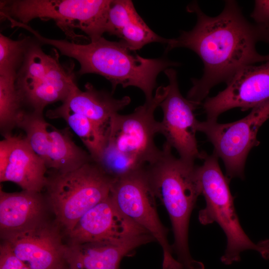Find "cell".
Wrapping results in <instances>:
<instances>
[{"mask_svg": "<svg viewBox=\"0 0 269 269\" xmlns=\"http://www.w3.org/2000/svg\"><path fill=\"white\" fill-rule=\"evenodd\" d=\"M186 9L196 14V23L177 38L168 39L165 51L188 48L203 63L202 77L191 79L189 100L200 104L215 86L227 84L246 66L269 60V27L251 23L236 1H226L222 11L215 17L204 13L196 1Z\"/></svg>", "mask_w": 269, "mask_h": 269, "instance_id": "6da1fadb", "label": "cell"}, {"mask_svg": "<svg viewBox=\"0 0 269 269\" xmlns=\"http://www.w3.org/2000/svg\"><path fill=\"white\" fill-rule=\"evenodd\" d=\"M41 44L55 47L62 55L73 58L80 64L78 72L100 75L109 80L113 92L118 85L135 87L144 93L145 101L151 100L160 72L179 63L165 57L145 58L132 51L124 42L112 41L104 37L80 44L66 39L48 38L38 31L34 33Z\"/></svg>", "mask_w": 269, "mask_h": 269, "instance_id": "7a4b0ae2", "label": "cell"}, {"mask_svg": "<svg viewBox=\"0 0 269 269\" xmlns=\"http://www.w3.org/2000/svg\"><path fill=\"white\" fill-rule=\"evenodd\" d=\"M165 142L159 158L146 166L151 190L165 208L174 236L173 254L184 269H204L203 264L191 256L188 246V228L191 213L201 195L195 164L176 157Z\"/></svg>", "mask_w": 269, "mask_h": 269, "instance_id": "3957f363", "label": "cell"}, {"mask_svg": "<svg viewBox=\"0 0 269 269\" xmlns=\"http://www.w3.org/2000/svg\"><path fill=\"white\" fill-rule=\"evenodd\" d=\"M111 0H12L0 1V15L28 24L35 18L50 19L75 40L78 28L91 41L106 32Z\"/></svg>", "mask_w": 269, "mask_h": 269, "instance_id": "277c9868", "label": "cell"}, {"mask_svg": "<svg viewBox=\"0 0 269 269\" xmlns=\"http://www.w3.org/2000/svg\"><path fill=\"white\" fill-rule=\"evenodd\" d=\"M46 200L67 234L88 210L106 199L114 181L94 160L47 177Z\"/></svg>", "mask_w": 269, "mask_h": 269, "instance_id": "5b68a950", "label": "cell"}, {"mask_svg": "<svg viewBox=\"0 0 269 269\" xmlns=\"http://www.w3.org/2000/svg\"><path fill=\"white\" fill-rule=\"evenodd\" d=\"M218 158L214 152L210 155L206 154L203 163L197 167L201 195L206 202L205 207L199 212L198 220L203 225L215 222L222 228L227 246L221 261L230 265L240 261L242 252L256 251V244L240 224L229 188L231 179L222 173Z\"/></svg>", "mask_w": 269, "mask_h": 269, "instance_id": "8992f818", "label": "cell"}, {"mask_svg": "<svg viewBox=\"0 0 269 269\" xmlns=\"http://www.w3.org/2000/svg\"><path fill=\"white\" fill-rule=\"evenodd\" d=\"M41 45L31 39L17 72L15 86L22 106L43 113L49 104L63 102L77 85L73 66H63L57 55L46 54Z\"/></svg>", "mask_w": 269, "mask_h": 269, "instance_id": "52a82bcc", "label": "cell"}, {"mask_svg": "<svg viewBox=\"0 0 269 269\" xmlns=\"http://www.w3.org/2000/svg\"><path fill=\"white\" fill-rule=\"evenodd\" d=\"M166 86H159L152 99L145 101L127 115H114L106 131V143L139 164L145 166L155 162L161 149L154 141L160 134V122L154 117L155 110L165 98Z\"/></svg>", "mask_w": 269, "mask_h": 269, "instance_id": "ba28073f", "label": "cell"}, {"mask_svg": "<svg viewBox=\"0 0 269 269\" xmlns=\"http://www.w3.org/2000/svg\"><path fill=\"white\" fill-rule=\"evenodd\" d=\"M146 166L115 180L110 195L120 210L149 233L160 246L162 269H184L174 256L168 240V230L158 217L156 198L148 181Z\"/></svg>", "mask_w": 269, "mask_h": 269, "instance_id": "9c48e42d", "label": "cell"}, {"mask_svg": "<svg viewBox=\"0 0 269 269\" xmlns=\"http://www.w3.org/2000/svg\"><path fill=\"white\" fill-rule=\"evenodd\" d=\"M269 119V99L252 109L245 117L225 124L217 121L199 122L198 132L204 133L214 146V152L223 161L226 176L244 177V168L249 152L260 141L258 132Z\"/></svg>", "mask_w": 269, "mask_h": 269, "instance_id": "30bf717a", "label": "cell"}, {"mask_svg": "<svg viewBox=\"0 0 269 269\" xmlns=\"http://www.w3.org/2000/svg\"><path fill=\"white\" fill-rule=\"evenodd\" d=\"M17 127L25 133V139L47 168L65 173L93 160L73 141L69 128L56 129L45 120L43 113L24 111Z\"/></svg>", "mask_w": 269, "mask_h": 269, "instance_id": "8fae6325", "label": "cell"}, {"mask_svg": "<svg viewBox=\"0 0 269 269\" xmlns=\"http://www.w3.org/2000/svg\"><path fill=\"white\" fill-rule=\"evenodd\" d=\"M164 72L169 83L166 96L159 105L163 115L160 122V134L165 137V142L177 151L180 159L195 164L196 159H203L206 154L199 151L196 137L199 121L194 111L200 104L181 95L175 70L169 68Z\"/></svg>", "mask_w": 269, "mask_h": 269, "instance_id": "7c38bea8", "label": "cell"}, {"mask_svg": "<svg viewBox=\"0 0 269 269\" xmlns=\"http://www.w3.org/2000/svg\"><path fill=\"white\" fill-rule=\"evenodd\" d=\"M226 88L207 98L203 108L207 120L217 121L223 113L235 108L253 109L269 99V60L260 65H251L239 71Z\"/></svg>", "mask_w": 269, "mask_h": 269, "instance_id": "4fadbf2b", "label": "cell"}, {"mask_svg": "<svg viewBox=\"0 0 269 269\" xmlns=\"http://www.w3.org/2000/svg\"><path fill=\"white\" fill-rule=\"evenodd\" d=\"M150 234L126 216L111 195L87 212L67 233L70 244L86 242H123Z\"/></svg>", "mask_w": 269, "mask_h": 269, "instance_id": "5bb4252c", "label": "cell"}, {"mask_svg": "<svg viewBox=\"0 0 269 269\" xmlns=\"http://www.w3.org/2000/svg\"><path fill=\"white\" fill-rule=\"evenodd\" d=\"M2 238L31 269H64L68 267L65 259L66 245L58 228L45 221Z\"/></svg>", "mask_w": 269, "mask_h": 269, "instance_id": "9a60e30c", "label": "cell"}, {"mask_svg": "<svg viewBox=\"0 0 269 269\" xmlns=\"http://www.w3.org/2000/svg\"><path fill=\"white\" fill-rule=\"evenodd\" d=\"M153 241L150 234H145L123 242L69 243L66 245L65 259L69 269H119L124 257Z\"/></svg>", "mask_w": 269, "mask_h": 269, "instance_id": "2e32d148", "label": "cell"}, {"mask_svg": "<svg viewBox=\"0 0 269 269\" xmlns=\"http://www.w3.org/2000/svg\"><path fill=\"white\" fill-rule=\"evenodd\" d=\"M44 201L40 192L0 190L1 237L32 228L44 222Z\"/></svg>", "mask_w": 269, "mask_h": 269, "instance_id": "e0dca14e", "label": "cell"}, {"mask_svg": "<svg viewBox=\"0 0 269 269\" xmlns=\"http://www.w3.org/2000/svg\"><path fill=\"white\" fill-rule=\"evenodd\" d=\"M106 32L121 39L132 51L152 42L166 44L168 39L151 30L130 0H113L109 9Z\"/></svg>", "mask_w": 269, "mask_h": 269, "instance_id": "ac0fdd59", "label": "cell"}, {"mask_svg": "<svg viewBox=\"0 0 269 269\" xmlns=\"http://www.w3.org/2000/svg\"><path fill=\"white\" fill-rule=\"evenodd\" d=\"M9 161L0 182H12L23 190L40 192L45 188L47 168L24 137L11 135Z\"/></svg>", "mask_w": 269, "mask_h": 269, "instance_id": "d6986e66", "label": "cell"}, {"mask_svg": "<svg viewBox=\"0 0 269 269\" xmlns=\"http://www.w3.org/2000/svg\"><path fill=\"white\" fill-rule=\"evenodd\" d=\"M130 102L129 96L116 99L108 92L98 90L87 83L84 91L75 86L61 106L85 116L99 127L107 130L112 117Z\"/></svg>", "mask_w": 269, "mask_h": 269, "instance_id": "ffe728a7", "label": "cell"}, {"mask_svg": "<svg viewBox=\"0 0 269 269\" xmlns=\"http://www.w3.org/2000/svg\"><path fill=\"white\" fill-rule=\"evenodd\" d=\"M49 119L61 118L78 136L96 161L106 143V131L84 115L72 112L61 106L46 112Z\"/></svg>", "mask_w": 269, "mask_h": 269, "instance_id": "44dd1931", "label": "cell"}, {"mask_svg": "<svg viewBox=\"0 0 269 269\" xmlns=\"http://www.w3.org/2000/svg\"><path fill=\"white\" fill-rule=\"evenodd\" d=\"M16 76H0V127L2 135L17 127L23 107L15 86Z\"/></svg>", "mask_w": 269, "mask_h": 269, "instance_id": "7402d4cb", "label": "cell"}, {"mask_svg": "<svg viewBox=\"0 0 269 269\" xmlns=\"http://www.w3.org/2000/svg\"><path fill=\"white\" fill-rule=\"evenodd\" d=\"M32 38L13 40L0 34V76H16Z\"/></svg>", "mask_w": 269, "mask_h": 269, "instance_id": "603a6c76", "label": "cell"}, {"mask_svg": "<svg viewBox=\"0 0 269 269\" xmlns=\"http://www.w3.org/2000/svg\"><path fill=\"white\" fill-rule=\"evenodd\" d=\"M94 161L114 180L145 166L107 143L98 159Z\"/></svg>", "mask_w": 269, "mask_h": 269, "instance_id": "cb8c5ba5", "label": "cell"}, {"mask_svg": "<svg viewBox=\"0 0 269 269\" xmlns=\"http://www.w3.org/2000/svg\"><path fill=\"white\" fill-rule=\"evenodd\" d=\"M25 265L7 243L4 242L0 245V269H22Z\"/></svg>", "mask_w": 269, "mask_h": 269, "instance_id": "d4e9b609", "label": "cell"}, {"mask_svg": "<svg viewBox=\"0 0 269 269\" xmlns=\"http://www.w3.org/2000/svg\"><path fill=\"white\" fill-rule=\"evenodd\" d=\"M251 17L256 24L269 27V0H255Z\"/></svg>", "mask_w": 269, "mask_h": 269, "instance_id": "484cf974", "label": "cell"}, {"mask_svg": "<svg viewBox=\"0 0 269 269\" xmlns=\"http://www.w3.org/2000/svg\"><path fill=\"white\" fill-rule=\"evenodd\" d=\"M11 135H3L0 141V178L2 177L9 161L12 147Z\"/></svg>", "mask_w": 269, "mask_h": 269, "instance_id": "4316f807", "label": "cell"}, {"mask_svg": "<svg viewBox=\"0 0 269 269\" xmlns=\"http://www.w3.org/2000/svg\"><path fill=\"white\" fill-rule=\"evenodd\" d=\"M262 257L269 260V239L262 240L256 244V251Z\"/></svg>", "mask_w": 269, "mask_h": 269, "instance_id": "83f0119b", "label": "cell"}, {"mask_svg": "<svg viewBox=\"0 0 269 269\" xmlns=\"http://www.w3.org/2000/svg\"><path fill=\"white\" fill-rule=\"evenodd\" d=\"M22 269H30L29 268H28L27 266H26V265H25Z\"/></svg>", "mask_w": 269, "mask_h": 269, "instance_id": "f1b7e54d", "label": "cell"}, {"mask_svg": "<svg viewBox=\"0 0 269 269\" xmlns=\"http://www.w3.org/2000/svg\"><path fill=\"white\" fill-rule=\"evenodd\" d=\"M64 269H69L68 267H67V268H65Z\"/></svg>", "mask_w": 269, "mask_h": 269, "instance_id": "f546056e", "label": "cell"}]
</instances>
